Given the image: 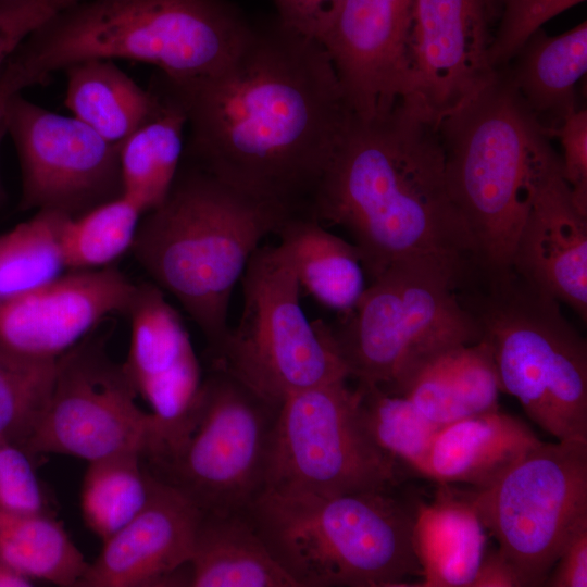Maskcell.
<instances>
[{
    "instance_id": "22",
    "label": "cell",
    "mask_w": 587,
    "mask_h": 587,
    "mask_svg": "<svg viewBox=\"0 0 587 587\" xmlns=\"http://www.w3.org/2000/svg\"><path fill=\"white\" fill-rule=\"evenodd\" d=\"M190 587H297L247 511L201 513L189 561Z\"/></svg>"
},
{
    "instance_id": "36",
    "label": "cell",
    "mask_w": 587,
    "mask_h": 587,
    "mask_svg": "<svg viewBox=\"0 0 587 587\" xmlns=\"http://www.w3.org/2000/svg\"><path fill=\"white\" fill-rule=\"evenodd\" d=\"M78 1L0 0V68L33 32Z\"/></svg>"
},
{
    "instance_id": "15",
    "label": "cell",
    "mask_w": 587,
    "mask_h": 587,
    "mask_svg": "<svg viewBox=\"0 0 587 587\" xmlns=\"http://www.w3.org/2000/svg\"><path fill=\"white\" fill-rule=\"evenodd\" d=\"M491 12L490 0H413L400 99L438 123L486 86Z\"/></svg>"
},
{
    "instance_id": "37",
    "label": "cell",
    "mask_w": 587,
    "mask_h": 587,
    "mask_svg": "<svg viewBox=\"0 0 587 587\" xmlns=\"http://www.w3.org/2000/svg\"><path fill=\"white\" fill-rule=\"evenodd\" d=\"M559 137L562 174L577 209L587 215V110L577 109L553 133Z\"/></svg>"
},
{
    "instance_id": "23",
    "label": "cell",
    "mask_w": 587,
    "mask_h": 587,
    "mask_svg": "<svg viewBox=\"0 0 587 587\" xmlns=\"http://www.w3.org/2000/svg\"><path fill=\"white\" fill-rule=\"evenodd\" d=\"M513 59L511 67L504 66L510 84L548 135L553 136L577 110L575 86L587 70L586 21L558 36L538 29Z\"/></svg>"
},
{
    "instance_id": "11",
    "label": "cell",
    "mask_w": 587,
    "mask_h": 587,
    "mask_svg": "<svg viewBox=\"0 0 587 587\" xmlns=\"http://www.w3.org/2000/svg\"><path fill=\"white\" fill-rule=\"evenodd\" d=\"M347 380L298 391L279 405L264 488L336 496L387 491L397 485L398 462L370 436L359 389Z\"/></svg>"
},
{
    "instance_id": "20",
    "label": "cell",
    "mask_w": 587,
    "mask_h": 587,
    "mask_svg": "<svg viewBox=\"0 0 587 587\" xmlns=\"http://www.w3.org/2000/svg\"><path fill=\"white\" fill-rule=\"evenodd\" d=\"M541 442L525 422L499 409L471 415L440 427L424 476L485 488Z\"/></svg>"
},
{
    "instance_id": "9",
    "label": "cell",
    "mask_w": 587,
    "mask_h": 587,
    "mask_svg": "<svg viewBox=\"0 0 587 587\" xmlns=\"http://www.w3.org/2000/svg\"><path fill=\"white\" fill-rule=\"evenodd\" d=\"M243 305L209 366L221 369L270 403L349 379L328 324L310 322L300 304L292 259L282 243L260 245L240 277Z\"/></svg>"
},
{
    "instance_id": "10",
    "label": "cell",
    "mask_w": 587,
    "mask_h": 587,
    "mask_svg": "<svg viewBox=\"0 0 587 587\" xmlns=\"http://www.w3.org/2000/svg\"><path fill=\"white\" fill-rule=\"evenodd\" d=\"M278 408L227 372L209 366L185 438L162 459L143 462L201 513L245 511L265 485Z\"/></svg>"
},
{
    "instance_id": "5",
    "label": "cell",
    "mask_w": 587,
    "mask_h": 587,
    "mask_svg": "<svg viewBox=\"0 0 587 587\" xmlns=\"http://www.w3.org/2000/svg\"><path fill=\"white\" fill-rule=\"evenodd\" d=\"M452 199L475 248V265L511 268L536 189L560 158L510 84L505 68L437 123Z\"/></svg>"
},
{
    "instance_id": "27",
    "label": "cell",
    "mask_w": 587,
    "mask_h": 587,
    "mask_svg": "<svg viewBox=\"0 0 587 587\" xmlns=\"http://www.w3.org/2000/svg\"><path fill=\"white\" fill-rule=\"evenodd\" d=\"M153 92L160 99V109L120 146L122 196L142 215L161 204L174 182L184 152L183 134L187 125L177 104Z\"/></svg>"
},
{
    "instance_id": "2",
    "label": "cell",
    "mask_w": 587,
    "mask_h": 587,
    "mask_svg": "<svg viewBox=\"0 0 587 587\" xmlns=\"http://www.w3.org/2000/svg\"><path fill=\"white\" fill-rule=\"evenodd\" d=\"M311 215L348 232L370 282L411 258L475 264L472 237L449 190L437 123L402 99L373 120L353 114Z\"/></svg>"
},
{
    "instance_id": "14",
    "label": "cell",
    "mask_w": 587,
    "mask_h": 587,
    "mask_svg": "<svg viewBox=\"0 0 587 587\" xmlns=\"http://www.w3.org/2000/svg\"><path fill=\"white\" fill-rule=\"evenodd\" d=\"M22 174L18 208L72 217L123 195L120 146L76 118L48 111L21 92L7 104Z\"/></svg>"
},
{
    "instance_id": "19",
    "label": "cell",
    "mask_w": 587,
    "mask_h": 587,
    "mask_svg": "<svg viewBox=\"0 0 587 587\" xmlns=\"http://www.w3.org/2000/svg\"><path fill=\"white\" fill-rule=\"evenodd\" d=\"M511 268L587 319V215L575 205L561 159L541 178L516 238Z\"/></svg>"
},
{
    "instance_id": "13",
    "label": "cell",
    "mask_w": 587,
    "mask_h": 587,
    "mask_svg": "<svg viewBox=\"0 0 587 587\" xmlns=\"http://www.w3.org/2000/svg\"><path fill=\"white\" fill-rule=\"evenodd\" d=\"M91 332L55 362L47 405L24 446L29 454H64L87 462L154 446V420L137 404L123 364Z\"/></svg>"
},
{
    "instance_id": "21",
    "label": "cell",
    "mask_w": 587,
    "mask_h": 587,
    "mask_svg": "<svg viewBox=\"0 0 587 587\" xmlns=\"http://www.w3.org/2000/svg\"><path fill=\"white\" fill-rule=\"evenodd\" d=\"M501 392L490 344L448 349L421 365L397 390L429 420L444 426L498 409Z\"/></svg>"
},
{
    "instance_id": "35",
    "label": "cell",
    "mask_w": 587,
    "mask_h": 587,
    "mask_svg": "<svg viewBox=\"0 0 587 587\" xmlns=\"http://www.w3.org/2000/svg\"><path fill=\"white\" fill-rule=\"evenodd\" d=\"M29 454L0 439V508L18 513H50Z\"/></svg>"
},
{
    "instance_id": "3",
    "label": "cell",
    "mask_w": 587,
    "mask_h": 587,
    "mask_svg": "<svg viewBox=\"0 0 587 587\" xmlns=\"http://www.w3.org/2000/svg\"><path fill=\"white\" fill-rule=\"evenodd\" d=\"M288 216L182 157L166 197L140 218L130 250L199 327L207 357L228 333L230 297L249 258Z\"/></svg>"
},
{
    "instance_id": "7",
    "label": "cell",
    "mask_w": 587,
    "mask_h": 587,
    "mask_svg": "<svg viewBox=\"0 0 587 587\" xmlns=\"http://www.w3.org/2000/svg\"><path fill=\"white\" fill-rule=\"evenodd\" d=\"M460 297L491 347L501 391L559 441L587 440V345L560 302L512 268L476 270Z\"/></svg>"
},
{
    "instance_id": "25",
    "label": "cell",
    "mask_w": 587,
    "mask_h": 587,
    "mask_svg": "<svg viewBox=\"0 0 587 587\" xmlns=\"http://www.w3.org/2000/svg\"><path fill=\"white\" fill-rule=\"evenodd\" d=\"M275 235L292 259L300 288L339 313L355 307L366 276L352 242L329 233L311 215L286 217Z\"/></svg>"
},
{
    "instance_id": "40",
    "label": "cell",
    "mask_w": 587,
    "mask_h": 587,
    "mask_svg": "<svg viewBox=\"0 0 587 587\" xmlns=\"http://www.w3.org/2000/svg\"><path fill=\"white\" fill-rule=\"evenodd\" d=\"M525 576L497 549L486 551L471 587H524Z\"/></svg>"
},
{
    "instance_id": "4",
    "label": "cell",
    "mask_w": 587,
    "mask_h": 587,
    "mask_svg": "<svg viewBox=\"0 0 587 587\" xmlns=\"http://www.w3.org/2000/svg\"><path fill=\"white\" fill-rule=\"evenodd\" d=\"M251 30L222 0H82L33 32L5 66L23 89L90 59L146 62L186 80L228 64Z\"/></svg>"
},
{
    "instance_id": "29",
    "label": "cell",
    "mask_w": 587,
    "mask_h": 587,
    "mask_svg": "<svg viewBox=\"0 0 587 587\" xmlns=\"http://www.w3.org/2000/svg\"><path fill=\"white\" fill-rule=\"evenodd\" d=\"M152 475L139 453L88 462L80 489L84 523L101 541L129 523L147 504Z\"/></svg>"
},
{
    "instance_id": "1",
    "label": "cell",
    "mask_w": 587,
    "mask_h": 587,
    "mask_svg": "<svg viewBox=\"0 0 587 587\" xmlns=\"http://www.w3.org/2000/svg\"><path fill=\"white\" fill-rule=\"evenodd\" d=\"M149 88L184 112V158L288 215H311L353 116L324 46L282 21L252 27L217 72L186 80L158 73Z\"/></svg>"
},
{
    "instance_id": "26",
    "label": "cell",
    "mask_w": 587,
    "mask_h": 587,
    "mask_svg": "<svg viewBox=\"0 0 587 587\" xmlns=\"http://www.w3.org/2000/svg\"><path fill=\"white\" fill-rule=\"evenodd\" d=\"M64 71L65 105L110 142L121 145L160 109L159 97L142 89L112 60H85Z\"/></svg>"
},
{
    "instance_id": "6",
    "label": "cell",
    "mask_w": 587,
    "mask_h": 587,
    "mask_svg": "<svg viewBox=\"0 0 587 587\" xmlns=\"http://www.w3.org/2000/svg\"><path fill=\"white\" fill-rule=\"evenodd\" d=\"M246 511L297 587H392L422 576L415 509L391 490L320 496L264 488Z\"/></svg>"
},
{
    "instance_id": "17",
    "label": "cell",
    "mask_w": 587,
    "mask_h": 587,
    "mask_svg": "<svg viewBox=\"0 0 587 587\" xmlns=\"http://www.w3.org/2000/svg\"><path fill=\"white\" fill-rule=\"evenodd\" d=\"M136 284L118 268L67 271L55 280L0 302V354L54 364L114 313L126 314Z\"/></svg>"
},
{
    "instance_id": "33",
    "label": "cell",
    "mask_w": 587,
    "mask_h": 587,
    "mask_svg": "<svg viewBox=\"0 0 587 587\" xmlns=\"http://www.w3.org/2000/svg\"><path fill=\"white\" fill-rule=\"evenodd\" d=\"M54 369L55 363H21L0 354V439L24 449L47 405Z\"/></svg>"
},
{
    "instance_id": "43",
    "label": "cell",
    "mask_w": 587,
    "mask_h": 587,
    "mask_svg": "<svg viewBox=\"0 0 587 587\" xmlns=\"http://www.w3.org/2000/svg\"><path fill=\"white\" fill-rule=\"evenodd\" d=\"M395 1L409 5V7H412V2H413V0H395Z\"/></svg>"
},
{
    "instance_id": "30",
    "label": "cell",
    "mask_w": 587,
    "mask_h": 587,
    "mask_svg": "<svg viewBox=\"0 0 587 587\" xmlns=\"http://www.w3.org/2000/svg\"><path fill=\"white\" fill-rule=\"evenodd\" d=\"M67 216L53 210H38L30 220L1 235L0 302L40 288L66 273L61 232Z\"/></svg>"
},
{
    "instance_id": "28",
    "label": "cell",
    "mask_w": 587,
    "mask_h": 587,
    "mask_svg": "<svg viewBox=\"0 0 587 587\" xmlns=\"http://www.w3.org/2000/svg\"><path fill=\"white\" fill-rule=\"evenodd\" d=\"M0 557L29 580L77 587L89 562L51 513L0 508Z\"/></svg>"
},
{
    "instance_id": "44",
    "label": "cell",
    "mask_w": 587,
    "mask_h": 587,
    "mask_svg": "<svg viewBox=\"0 0 587 587\" xmlns=\"http://www.w3.org/2000/svg\"><path fill=\"white\" fill-rule=\"evenodd\" d=\"M490 1H491L492 5H494V4H495V1H494V0H490Z\"/></svg>"
},
{
    "instance_id": "32",
    "label": "cell",
    "mask_w": 587,
    "mask_h": 587,
    "mask_svg": "<svg viewBox=\"0 0 587 587\" xmlns=\"http://www.w3.org/2000/svg\"><path fill=\"white\" fill-rule=\"evenodd\" d=\"M141 211L124 196L64 221L61 241L67 271L101 268L130 250Z\"/></svg>"
},
{
    "instance_id": "16",
    "label": "cell",
    "mask_w": 587,
    "mask_h": 587,
    "mask_svg": "<svg viewBox=\"0 0 587 587\" xmlns=\"http://www.w3.org/2000/svg\"><path fill=\"white\" fill-rule=\"evenodd\" d=\"M126 315L130 345L123 366L151 408L154 446L143 459L151 463L171 453L189 432L201 367L182 316L154 283L136 284Z\"/></svg>"
},
{
    "instance_id": "41",
    "label": "cell",
    "mask_w": 587,
    "mask_h": 587,
    "mask_svg": "<svg viewBox=\"0 0 587 587\" xmlns=\"http://www.w3.org/2000/svg\"><path fill=\"white\" fill-rule=\"evenodd\" d=\"M33 582L13 571L0 557V587H29Z\"/></svg>"
},
{
    "instance_id": "34",
    "label": "cell",
    "mask_w": 587,
    "mask_h": 587,
    "mask_svg": "<svg viewBox=\"0 0 587 587\" xmlns=\"http://www.w3.org/2000/svg\"><path fill=\"white\" fill-rule=\"evenodd\" d=\"M502 5L501 20L488 50L494 70L507 66L541 25L585 0H494Z\"/></svg>"
},
{
    "instance_id": "24",
    "label": "cell",
    "mask_w": 587,
    "mask_h": 587,
    "mask_svg": "<svg viewBox=\"0 0 587 587\" xmlns=\"http://www.w3.org/2000/svg\"><path fill=\"white\" fill-rule=\"evenodd\" d=\"M486 527L466 496L442 491L415 509L414 550L421 586L471 587L486 553Z\"/></svg>"
},
{
    "instance_id": "38",
    "label": "cell",
    "mask_w": 587,
    "mask_h": 587,
    "mask_svg": "<svg viewBox=\"0 0 587 587\" xmlns=\"http://www.w3.org/2000/svg\"><path fill=\"white\" fill-rule=\"evenodd\" d=\"M344 0H275L280 21L321 42Z\"/></svg>"
},
{
    "instance_id": "45",
    "label": "cell",
    "mask_w": 587,
    "mask_h": 587,
    "mask_svg": "<svg viewBox=\"0 0 587 587\" xmlns=\"http://www.w3.org/2000/svg\"><path fill=\"white\" fill-rule=\"evenodd\" d=\"M0 241H1V235H0Z\"/></svg>"
},
{
    "instance_id": "31",
    "label": "cell",
    "mask_w": 587,
    "mask_h": 587,
    "mask_svg": "<svg viewBox=\"0 0 587 587\" xmlns=\"http://www.w3.org/2000/svg\"><path fill=\"white\" fill-rule=\"evenodd\" d=\"M360 412L374 442L395 461L424 475L427 455L440 425L410 399L376 385L358 383Z\"/></svg>"
},
{
    "instance_id": "39",
    "label": "cell",
    "mask_w": 587,
    "mask_h": 587,
    "mask_svg": "<svg viewBox=\"0 0 587 587\" xmlns=\"http://www.w3.org/2000/svg\"><path fill=\"white\" fill-rule=\"evenodd\" d=\"M544 586L587 587V523L567 540Z\"/></svg>"
},
{
    "instance_id": "42",
    "label": "cell",
    "mask_w": 587,
    "mask_h": 587,
    "mask_svg": "<svg viewBox=\"0 0 587 587\" xmlns=\"http://www.w3.org/2000/svg\"><path fill=\"white\" fill-rule=\"evenodd\" d=\"M10 99L0 96V145L3 137L8 134L7 125V104Z\"/></svg>"
},
{
    "instance_id": "18",
    "label": "cell",
    "mask_w": 587,
    "mask_h": 587,
    "mask_svg": "<svg viewBox=\"0 0 587 587\" xmlns=\"http://www.w3.org/2000/svg\"><path fill=\"white\" fill-rule=\"evenodd\" d=\"M151 475L147 504L103 541L77 587L188 586L201 512L176 488Z\"/></svg>"
},
{
    "instance_id": "12",
    "label": "cell",
    "mask_w": 587,
    "mask_h": 587,
    "mask_svg": "<svg viewBox=\"0 0 587 587\" xmlns=\"http://www.w3.org/2000/svg\"><path fill=\"white\" fill-rule=\"evenodd\" d=\"M466 498L498 550L529 586H544L567 540L587 523V440L541 442Z\"/></svg>"
},
{
    "instance_id": "8",
    "label": "cell",
    "mask_w": 587,
    "mask_h": 587,
    "mask_svg": "<svg viewBox=\"0 0 587 587\" xmlns=\"http://www.w3.org/2000/svg\"><path fill=\"white\" fill-rule=\"evenodd\" d=\"M470 268L434 258L390 264L328 324L350 378L396 394L425 362L483 333L458 290Z\"/></svg>"
}]
</instances>
